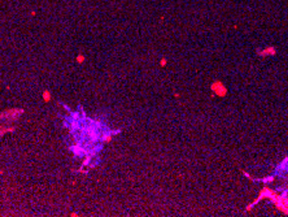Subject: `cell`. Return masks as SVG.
I'll return each instance as SVG.
<instances>
[{"instance_id":"cell-1","label":"cell","mask_w":288,"mask_h":217,"mask_svg":"<svg viewBox=\"0 0 288 217\" xmlns=\"http://www.w3.org/2000/svg\"><path fill=\"white\" fill-rule=\"evenodd\" d=\"M212 91L218 96H225L227 94V89L221 81H214L212 83Z\"/></svg>"},{"instance_id":"cell-2","label":"cell","mask_w":288,"mask_h":217,"mask_svg":"<svg viewBox=\"0 0 288 217\" xmlns=\"http://www.w3.org/2000/svg\"><path fill=\"white\" fill-rule=\"evenodd\" d=\"M276 53V51H275V48L274 47H266L263 51H259V55L261 56H267V55H275Z\"/></svg>"},{"instance_id":"cell-3","label":"cell","mask_w":288,"mask_h":217,"mask_svg":"<svg viewBox=\"0 0 288 217\" xmlns=\"http://www.w3.org/2000/svg\"><path fill=\"white\" fill-rule=\"evenodd\" d=\"M42 96H43V100H44V101H49V100H51V96H52V95H51V91H48V90H44V91H43V94H42Z\"/></svg>"},{"instance_id":"cell-5","label":"cell","mask_w":288,"mask_h":217,"mask_svg":"<svg viewBox=\"0 0 288 217\" xmlns=\"http://www.w3.org/2000/svg\"><path fill=\"white\" fill-rule=\"evenodd\" d=\"M166 59H161V61H160V64H161V66H165L166 65Z\"/></svg>"},{"instance_id":"cell-4","label":"cell","mask_w":288,"mask_h":217,"mask_svg":"<svg viewBox=\"0 0 288 217\" xmlns=\"http://www.w3.org/2000/svg\"><path fill=\"white\" fill-rule=\"evenodd\" d=\"M77 61H78V62H83V61H84V56H83V55H78V56H77Z\"/></svg>"}]
</instances>
